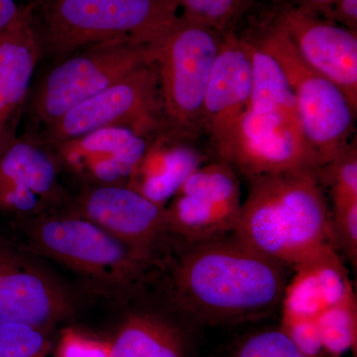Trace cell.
I'll list each match as a JSON object with an SVG mask.
<instances>
[{"label":"cell","mask_w":357,"mask_h":357,"mask_svg":"<svg viewBox=\"0 0 357 357\" xmlns=\"http://www.w3.org/2000/svg\"><path fill=\"white\" fill-rule=\"evenodd\" d=\"M182 245L173 264L170 295L190 323L256 321L283 304L290 269L236 234Z\"/></svg>","instance_id":"cell-1"},{"label":"cell","mask_w":357,"mask_h":357,"mask_svg":"<svg viewBox=\"0 0 357 357\" xmlns=\"http://www.w3.org/2000/svg\"><path fill=\"white\" fill-rule=\"evenodd\" d=\"M248 182L236 236L289 269L342 270L318 168L270 174Z\"/></svg>","instance_id":"cell-2"},{"label":"cell","mask_w":357,"mask_h":357,"mask_svg":"<svg viewBox=\"0 0 357 357\" xmlns=\"http://www.w3.org/2000/svg\"><path fill=\"white\" fill-rule=\"evenodd\" d=\"M29 6L42 58L55 62L105 42L156 48L180 16L176 0H35Z\"/></svg>","instance_id":"cell-3"},{"label":"cell","mask_w":357,"mask_h":357,"mask_svg":"<svg viewBox=\"0 0 357 357\" xmlns=\"http://www.w3.org/2000/svg\"><path fill=\"white\" fill-rule=\"evenodd\" d=\"M223 33L180 14L154 50L166 132L196 141Z\"/></svg>","instance_id":"cell-4"},{"label":"cell","mask_w":357,"mask_h":357,"mask_svg":"<svg viewBox=\"0 0 357 357\" xmlns=\"http://www.w3.org/2000/svg\"><path fill=\"white\" fill-rule=\"evenodd\" d=\"M34 248L107 290L131 297L146 285L154 264L84 218H56L32 231Z\"/></svg>","instance_id":"cell-5"},{"label":"cell","mask_w":357,"mask_h":357,"mask_svg":"<svg viewBox=\"0 0 357 357\" xmlns=\"http://www.w3.org/2000/svg\"><path fill=\"white\" fill-rule=\"evenodd\" d=\"M246 37L280 66L307 142L318 155L321 166L328 163L351 142L357 109L342 89L302 60L283 30L270 18Z\"/></svg>","instance_id":"cell-6"},{"label":"cell","mask_w":357,"mask_h":357,"mask_svg":"<svg viewBox=\"0 0 357 357\" xmlns=\"http://www.w3.org/2000/svg\"><path fill=\"white\" fill-rule=\"evenodd\" d=\"M155 48L126 41L96 44L61 59L39 82L30 100L44 128L62 115L154 61Z\"/></svg>","instance_id":"cell-7"},{"label":"cell","mask_w":357,"mask_h":357,"mask_svg":"<svg viewBox=\"0 0 357 357\" xmlns=\"http://www.w3.org/2000/svg\"><path fill=\"white\" fill-rule=\"evenodd\" d=\"M215 160L250 180L321 167L299 115L248 105L229 132L211 146Z\"/></svg>","instance_id":"cell-8"},{"label":"cell","mask_w":357,"mask_h":357,"mask_svg":"<svg viewBox=\"0 0 357 357\" xmlns=\"http://www.w3.org/2000/svg\"><path fill=\"white\" fill-rule=\"evenodd\" d=\"M115 126L147 138L165 130L155 61L66 112L44 128L43 135L56 146L98 129Z\"/></svg>","instance_id":"cell-9"},{"label":"cell","mask_w":357,"mask_h":357,"mask_svg":"<svg viewBox=\"0 0 357 357\" xmlns=\"http://www.w3.org/2000/svg\"><path fill=\"white\" fill-rule=\"evenodd\" d=\"M238 174L215 160L199 166L166 208L167 223L182 243H201L234 234L241 217Z\"/></svg>","instance_id":"cell-10"},{"label":"cell","mask_w":357,"mask_h":357,"mask_svg":"<svg viewBox=\"0 0 357 357\" xmlns=\"http://www.w3.org/2000/svg\"><path fill=\"white\" fill-rule=\"evenodd\" d=\"M79 208L82 218L107 230L155 266L166 262L174 238L166 206L128 185H100L84 192Z\"/></svg>","instance_id":"cell-11"},{"label":"cell","mask_w":357,"mask_h":357,"mask_svg":"<svg viewBox=\"0 0 357 357\" xmlns=\"http://www.w3.org/2000/svg\"><path fill=\"white\" fill-rule=\"evenodd\" d=\"M270 20L283 30L302 60L342 89L357 109V33L281 2Z\"/></svg>","instance_id":"cell-12"},{"label":"cell","mask_w":357,"mask_h":357,"mask_svg":"<svg viewBox=\"0 0 357 357\" xmlns=\"http://www.w3.org/2000/svg\"><path fill=\"white\" fill-rule=\"evenodd\" d=\"M72 311V300L57 282L0 243V325L21 323L43 331Z\"/></svg>","instance_id":"cell-13"},{"label":"cell","mask_w":357,"mask_h":357,"mask_svg":"<svg viewBox=\"0 0 357 357\" xmlns=\"http://www.w3.org/2000/svg\"><path fill=\"white\" fill-rule=\"evenodd\" d=\"M252 93V64L248 42L234 30L223 33L204 98L202 126L211 147L245 112Z\"/></svg>","instance_id":"cell-14"},{"label":"cell","mask_w":357,"mask_h":357,"mask_svg":"<svg viewBox=\"0 0 357 357\" xmlns=\"http://www.w3.org/2000/svg\"><path fill=\"white\" fill-rule=\"evenodd\" d=\"M57 167L37 143L16 141L0 157V208L33 213L55 189Z\"/></svg>","instance_id":"cell-15"},{"label":"cell","mask_w":357,"mask_h":357,"mask_svg":"<svg viewBox=\"0 0 357 357\" xmlns=\"http://www.w3.org/2000/svg\"><path fill=\"white\" fill-rule=\"evenodd\" d=\"M195 142L166 131L159 133L150 141L126 185L153 203L165 206L185 180L206 163L208 158Z\"/></svg>","instance_id":"cell-16"},{"label":"cell","mask_w":357,"mask_h":357,"mask_svg":"<svg viewBox=\"0 0 357 357\" xmlns=\"http://www.w3.org/2000/svg\"><path fill=\"white\" fill-rule=\"evenodd\" d=\"M41 59L27 4L0 35V133L24 102Z\"/></svg>","instance_id":"cell-17"},{"label":"cell","mask_w":357,"mask_h":357,"mask_svg":"<svg viewBox=\"0 0 357 357\" xmlns=\"http://www.w3.org/2000/svg\"><path fill=\"white\" fill-rule=\"evenodd\" d=\"M110 344V357H190L191 349L183 326L151 311L129 314Z\"/></svg>","instance_id":"cell-18"},{"label":"cell","mask_w":357,"mask_h":357,"mask_svg":"<svg viewBox=\"0 0 357 357\" xmlns=\"http://www.w3.org/2000/svg\"><path fill=\"white\" fill-rule=\"evenodd\" d=\"M136 136L138 134L131 129L115 126L98 129L76 139L56 145V148L63 161L77 171L91 160L116 153Z\"/></svg>","instance_id":"cell-19"},{"label":"cell","mask_w":357,"mask_h":357,"mask_svg":"<svg viewBox=\"0 0 357 357\" xmlns=\"http://www.w3.org/2000/svg\"><path fill=\"white\" fill-rule=\"evenodd\" d=\"M182 15L218 32L234 30L255 0H176Z\"/></svg>","instance_id":"cell-20"},{"label":"cell","mask_w":357,"mask_h":357,"mask_svg":"<svg viewBox=\"0 0 357 357\" xmlns=\"http://www.w3.org/2000/svg\"><path fill=\"white\" fill-rule=\"evenodd\" d=\"M321 185L330 189L333 202L357 199V145L351 141L328 163L319 167Z\"/></svg>","instance_id":"cell-21"},{"label":"cell","mask_w":357,"mask_h":357,"mask_svg":"<svg viewBox=\"0 0 357 357\" xmlns=\"http://www.w3.org/2000/svg\"><path fill=\"white\" fill-rule=\"evenodd\" d=\"M229 357H312L284 328H269L246 335Z\"/></svg>","instance_id":"cell-22"},{"label":"cell","mask_w":357,"mask_h":357,"mask_svg":"<svg viewBox=\"0 0 357 357\" xmlns=\"http://www.w3.org/2000/svg\"><path fill=\"white\" fill-rule=\"evenodd\" d=\"M49 344L42 331L21 323L0 325V356L46 357Z\"/></svg>","instance_id":"cell-23"},{"label":"cell","mask_w":357,"mask_h":357,"mask_svg":"<svg viewBox=\"0 0 357 357\" xmlns=\"http://www.w3.org/2000/svg\"><path fill=\"white\" fill-rule=\"evenodd\" d=\"M331 223L335 244L356 268L357 199L333 202Z\"/></svg>","instance_id":"cell-24"},{"label":"cell","mask_w":357,"mask_h":357,"mask_svg":"<svg viewBox=\"0 0 357 357\" xmlns=\"http://www.w3.org/2000/svg\"><path fill=\"white\" fill-rule=\"evenodd\" d=\"M112 344L68 328L62 333L57 357H110Z\"/></svg>","instance_id":"cell-25"},{"label":"cell","mask_w":357,"mask_h":357,"mask_svg":"<svg viewBox=\"0 0 357 357\" xmlns=\"http://www.w3.org/2000/svg\"><path fill=\"white\" fill-rule=\"evenodd\" d=\"M328 20L357 33V0H337L331 8Z\"/></svg>","instance_id":"cell-26"},{"label":"cell","mask_w":357,"mask_h":357,"mask_svg":"<svg viewBox=\"0 0 357 357\" xmlns=\"http://www.w3.org/2000/svg\"><path fill=\"white\" fill-rule=\"evenodd\" d=\"M337 0H281V3L328 20L331 8Z\"/></svg>","instance_id":"cell-27"},{"label":"cell","mask_w":357,"mask_h":357,"mask_svg":"<svg viewBox=\"0 0 357 357\" xmlns=\"http://www.w3.org/2000/svg\"><path fill=\"white\" fill-rule=\"evenodd\" d=\"M20 9L14 0H0V35L17 17Z\"/></svg>","instance_id":"cell-28"},{"label":"cell","mask_w":357,"mask_h":357,"mask_svg":"<svg viewBox=\"0 0 357 357\" xmlns=\"http://www.w3.org/2000/svg\"><path fill=\"white\" fill-rule=\"evenodd\" d=\"M0 357H3V356H0Z\"/></svg>","instance_id":"cell-29"}]
</instances>
